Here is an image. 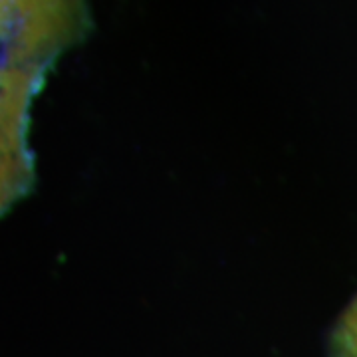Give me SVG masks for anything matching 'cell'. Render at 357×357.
<instances>
[{"mask_svg":"<svg viewBox=\"0 0 357 357\" xmlns=\"http://www.w3.org/2000/svg\"><path fill=\"white\" fill-rule=\"evenodd\" d=\"M332 351L333 357H357V300L335 328Z\"/></svg>","mask_w":357,"mask_h":357,"instance_id":"6da1fadb","label":"cell"}]
</instances>
